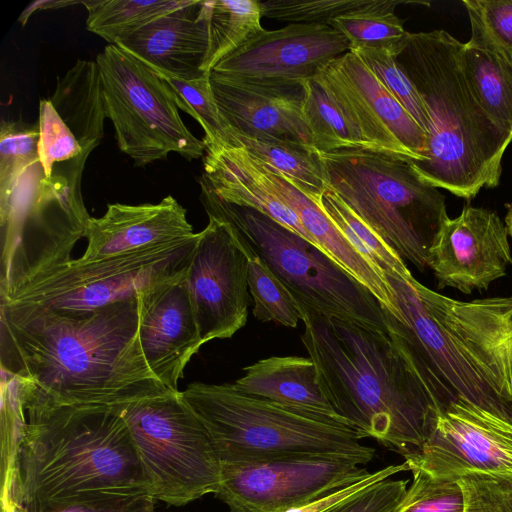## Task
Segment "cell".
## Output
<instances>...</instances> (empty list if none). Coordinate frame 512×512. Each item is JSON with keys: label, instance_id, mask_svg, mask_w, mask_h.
Listing matches in <instances>:
<instances>
[{"label": "cell", "instance_id": "cell-34", "mask_svg": "<svg viewBox=\"0 0 512 512\" xmlns=\"http://www.w3.org/2000/svg\"><path fill=\"white\" fill-rule=\"evenodd\" d=\"M1 375V504H4L10 501L18 482L26 417L15 377L2 370Z\"/></svg>", "mask_w": 512, "mask_h": 512}, {"label": "cell", "instance_id": "cell-40", "mask_svg": "<svg viewBox=\"0 0 512 512\" xmlns=\"http://www.w3.org/2000/svg\"><path fill=\"white\" fill-rule=\"evenodd\" d=\"M412 484L393 512H463V494L457 479L432 477L412 467Z\"/></svg>", "mask_w": 512, "mask_h": 512}, {"label": "cell", "instance_id": "cell-25", "mask_svg": "<svg viewBox=\"0 0 512 512\" xmlns=\"http://www.w3.org/2000/svg\"><path fill=\"white\" fill-rule=\"evenodd\" d=\"M49 100L74 134L83 152L91 154L104 136L107 118L97 62L77 59L71 68L57 77Z\"/></svg>", "mask_w": 512, "mask_h": 512}, {"label": "cell", "instance_id": "cell-39", "mask_svg": "<svg viewBox=\"0 0 512 512\" xmlns=\"http://www.w3.org/2000/svg\"><path fill=\"white\" fill-rule=\"evenodd\" d=\"M155 502L146 490H106L23 507L25 512H154Z\"/></svg>", "mask_w": 512, "mask_h": 512}, {"label": "cell", "instance_id": "cell-47", "mask_svg": "<svg viewBox=\"0 0 512 512\" xmlns=\"http://www.w3.org/2000/svg\"><path fill=\"white\" fill-rule=\"evenodd\" d=\"M1 512H25V509L20 501L14 500L12 503L1 507Z\"/></svg>", "mask_w": 512, "mask_h": 512}, {"label": "cell", "instance_id": "cell-22", "mask_svg": "<svg viewBox=\"0 0 512 512\" xmlns=\"http://www.w3.org/2000/svg\"><path fill=\"white\" fill-rule=\"evenodd\" d=\"M212 1L188 3L150 22L116 44L153 70L185 80L207 74L203 67L209 47Z\"/></svg>", "mask_w": 512, "mask_h": 512}, {"label": "cell", "instance_id": "cell-3", "mask_svg": "<svg viewBox=\"0 0 512 512\" xmlns=\"http://www.w3.org/2000/svg\"><path fill=\"white\" fill-rule=\"evenodd\" d=\"M300 313L301 341L336 414L360 439L373 438L402 455L420 447L436 410L393 330Z\"/></svg>", "mask_w": 512, "mask_h": 512}, {"label": "cell", "instance_id": "cell-45", "mask_svg": "<svg viewBox=\"0 0 512 512\" xmlns=\"http://www.w3.org/2000/svg\"><path fill=\"white\" fill-rule=\"evenodd\" d=\"M408 470L409 466L405 461L401 464L389 465L375 472H372L370 476L360 481L338 488L327 494H324L300 505L291 507L282 512H325L331 507L356 495L357 493L372 486L373 484L391 478L393 475L399 472Z\"/></svg>", "mask_w": 512, "mask_h": 512}, {"label": "cell", "instance_id": "cell-36", "mask_svg": "<svg viewBox=\"0 0 512 512\" xmlns=\"http://www.w3.org/2000/svg\"><path fill=\"white\" fill-rule=\"evenodd\" d=\"M153 71L168 84L178 109L189 114L201 125L205 132L202 139L204 143L225 145L229 126L216 104L210 73L197 79L185 80L166 72Z\"/></svg>", "mask_w": 512, "mask_h": 512}, {"label": "cell", "instance_id": "cell-33", "mask_svg": "<svg viewBox=\"0 0 512 512\" xmlns=\"http://www.w3.org/2000/svg\"><path fill=\"white\" fill-rule=\"evenodd\" d=\"M238 235L248 260V289L254 301V317L261 322L295 328L302 315L294 298L267 263Z\"/></svg>", "mask_w": 512, "mask_h": 512}, {"label": "cell", "instance_id": "cell-30", "mask_svg": "<svg viewBox=\"0 0 512 512\" xmlns=\"http://www.w3.org/2000/svg\"><path fill=\"white\" fill-rule=\"evenodd\" d=\"M311 200L383 276L403 280L413 276L399 254L364 223L328 185L321 197Z\"/></svg>", "mask_w": 512, "mask_h": 512}, {"label": "cell", "instance_id": "cell-4", "mask_svg": "<svg viewBox=\"0 0 512 512\" xmlns=\"http://www.w3.org/2000/svg\"><path fill=\"white\" fill-rule=\"evenodd\" d=\"M14 377L26 417L17 483L23 506L106 490L148 492L116 407L57 404Z\"/></svg>", "mask_w": 512, "mask_h": 512}, {"label": "cell", "instance_id": "cell-24", "mask_svg": "<svg viewBox=\"0 0 512 512\" xmlns=\"http://www.w3.org/2000/svg\"><path fill=\"white\" fill-rule=\"evenodd\" d=\"M244 372L233 383L238 391L346 425L322 392L309 356H272L245 367Z\"/></svg>", "mask_w": 512, "mask_h": 512}, {"label": "cell", "instance_id": "cell-48", "mask_svg": "<svg viewBox=\"0 0 512 512\" xmlns=\"http://www.w3.org/2000/svg\"><path fill=\"white\" fill-rule=\"evenodd\" d=\"M505 224L508 229L509 237L512 240V204L509 206L507 215L505 217Z\"/></svg>", "mask_w": 512, "mask_h": 512}, {"label": "cell", "instance_id": "cell-18", "mask_svg": "<svg viewBox=\"0 0 512 512\" xmlns=\"http://www.w3.org/2000/svg\"><path fill=\"white\" fill-rule=\"evenodd\" d=\"M349 51L347 38L329 25L288 24L276 30L263 28L212 71L234 77L303 81Z\"/></svg>", "mask_w": 512, "mask_h": 512}, {"label": "cell", "instance_id": "cell-43", "mask_svg": "<svg viewBox=\"0 0 512 512\" xmlns=\"http://www.w3.org/2000/svg\"><path fill=\"white\" fill-rule=\"evenodd\" d=\"M457 481L463 494V512H512V477L471 473Z\"/></svg>", "mask_w": 512, "mask_h": 512}, {"label": "cell", "instance_id": "cell-20", "mask_svg": "<svg viewBox=\"0 0 512 512\" xmlns=\"http://www.w3.org/2000/svg\"><path fill=\"white\" fill-rule=\"evenodd\" d=\"M186 277L158 284L138 296V336L144 359L172 392H179L186 365L203 345Z\"/></svg>", "mask_w": 512, "mask_h": 512}, {"label": "cell", "instance_id": "cell-1", "mask_svg": "<svg viewBox=\"0 0 512 512\" xmlns=\"http://www.w3.org/2000/svg\"><path fill=\"white\" fill-rule=\"evenodd\" d=\"M139 300L87 313L0 306L1 370L57 404L116 407L169 392L139 342Z\"/></svg>", "mask_w": 512, "mask_h": 512}, {"label": "cell", "instance_id": "cell-12", "mask_svg": "<svg viewBox=\"0 0 512 512\" xmlns=\"http://www.w3.org/2000/svg\"><path fill=\"white\" fill-rule=\"evenodd\" d=\"M95 61L118 148L135 166L165 160L171 152L188 161L204 156L203 140L185 126L171 89L149 66L114 44Z\"/></svg>", "mask_w": 512, "mask_h": 512}, {"label": "cell", "instance_id": "cell-26", "mask_svg": "<svg viewBox=\"0 0 512 512\" xmlns=\"http://www.w3.org/2000/svg\"><path fill=\"white\" fill-rule=\"evenodd\" d=\"M225 145L243 147L268 169L279 173L310 199L326 189L325 170L316 149L266 134L247 135L229 128Z\"/></svg>", "mask_w": 512, "mask_h": 512}, {"label": "cell", "instance_id": "cell-16", "mask_svg": "<svg viewBox=\"0 0 512 512\" xmlns=\"http://www.w3.org/2000/svg\"><path fill=\"white\" fill-rule=\"evenodd\" d=\"M317 75L374 150L412 162L425 158V132L354 52L332 60Z\"/></svg>", "mask_w": 512, "mask_h": 512}, {"label": "cell", "instance_id": "cell-21", "mask_svg": "<svg viewBox=\"0 0 512 512\" xmlns=\"http://www.w3.org/2000/svg\"><path fill=\"white\" fill-rule=\"evenodd\" d=\"M194 233L186 209L171 195L156 204H108L101 217L89 218L87 247L77 260L90 262L132 254Z\"/></svg>", "mask_w": 512, "mask_h": 512}, {"label": "cell", "instance_id": "cell-11", "mask_svg": "<svg viewBox=\"0 0 512 512\" xmlns=\"http://www.w3.org/2000/svg\"><path fill=\"white\" fill-rule=\"evenodd\" d=\"M156 501L183 506L217 492L221 463L208 432L179 392L116 406Z\"/></svg>", "mask_w": 512, "mask_h": 512}, {"label": "cell", "instance_id": "cell-10", "mask_svg": "<svg viewBox=\"0 0 512 512\" xmlns=\"http://www.w3.org/2000/svg\"><path fill=\"white\" fill-rule=\"evenodd\" d=\"M199 232L123 256L80 262L70 258L42 268L0 294V306L87 313L138 298L188 273Z\"/></svg>", "mask_w": 512, "mask_h": 512}, {"label": "cell", "instance_id": "cell-41", "mask_svg": "<svg viewBox=\"0 0 512 512\" xmlns=\"http://www.w3.org/2000/svg\"><path fill=\"white\" fill-rule=\"evenodd\" d=\"M37 122L39 162L44 174L50 176L56 164L80 156L83 150L49 99L39 101Z\"/></svg>", "mask_w": 512, "mask_h": 512}, {"label": "cell", "instance_id": "cell-15", "mask_svg": "<svg viewBox=\"0 0 512 512\" xmlns=\"http://www.w3.org/2000/svg\"><path fill=\"white\" fill-rule=\"evenodd\" d=\"M199 232L187 284L202 343L232 337L248 316V260L227 222L208 216Z\"/></svg>", "mask_w": 512, "mask_h": 512}, {"label": "cell", "instance_id": "cell-28", "mask_svg": "<svg viewBox=\"0 0 512 512\" xmlns=\"http://www.w3.org/2000/svg\"><path fill=\"white\" fill-rule=\"evenodd\" d=\"M401 3L396 0H370L360 8L331 19L328 25L347 38L350 51L371 49L396 56L410 36L394 12Z\"/></svg>", "mask_w": 512, "mask_h": 512}, {"label": "cell", "instance_id": "cell-29", "mask_svg": "<svg viewBox=\"0 0 512 512\" xmlns=\"http://www.w3.org/2000/svg\"><path fill=\"white\" fill-rule=\"evenodd\" d=\"M303 83V114L318 152L357 148L374 150L348 120L318 75L304 80Z\"/></svg>", "mask_w": 512, "mask_h": 512}, {"label": "cell", "instance_id": "cell-7", "mask_svg": "<svg viewBox=\"0 0 512 512\" xmlns=\"http://www.w3.org/2000/svg\"><path fill=\"white\" fill-rule=\"evenodd\" d=\"M319 153L327 185L403 260L428 268V251L449 217L445 197L409 159L369 149Z\"/></svg>", "mask_w": 512, "mask_h": 512}, {"label": "cell", "instance_id": "cell-2", "mask_svg": "<svg viewBox=\"0 0 512 512\" xmlns=\"http://www.w3.org/2000/svg\"><path fill=\"white\" fill-rule=\"evenodd\" d=\"M397 303L385 310L436 414L457 400L512 416V296L461 301L414 276L387 277Z\"/></svg>", "mask_w": 512, "mask_h": 512}, {"label": "cell", "instance_id": "cell-19", "mask_svg": "<svg viewBox=\"0 0 512 512\" xmlns=\"http://www.w3.org/2000/svg\"><path fill=\"white\" fill-rule=\"evenodd\" d=\"M303 81L244 78L210 72L216 104L231 130L290 139L316 149L303 114Z\"/></svg>", "mask_w": 512, "mask_h": 512}, {"label": "cell", "instance_id": "cell-6", "mask_svg": "<svg viewBox=\"0 0 512 512\" xmlns=\"http://www.w3.org/2000/svg\"><path fill=\"white\" fill-rule=\"evenodd\" d=\"M181 396L204 425L221 464L319 457L363 465L375 457V449L350 427L246 395L233 383L194 382Z\"/></svg>", "mask_w": 512, "mask_h": 512}, {"label": "cell", "instance_id": "cell-49", "mask_svg": "<svg viewBox=\"0 0 512 512\" xmlns=\"http://www.w3.org/2000/svg\"><path fill=\"white\" fill-rule=\"evenodd\" d=\"M229 512H231V511H229Z\"/></svg>", "mask_w": 512, "mask_h": 512}, {"label": "cell", "instance_id": "cell-32", "mask_svg": "<svg viewBox=\"0 0 512 512\" xmlns=\"http://www.w3.org/2000/svg\"><path fill=\"white\" fill-rule=\"evenodd\" d=\"M261 18L260 1L212 0L204 72L210 73L223 58L260 32Z\"/></svg>", "mask_w": 512, "mask_h": 512}, {"label": "cell", "instance_id": "cell-23", "mask_svg": "<svg viewBox=\"0 0 512 512\" xmlns=\"http://www.w3.org/2000/svg\"><path fill=\"white\" fill-rule=\"evenodd\" d=\"M204 144L199 182L220 199L261 212L315 245L296 213L276 192L262 163L240 146Z\"/></svg>", "mask_w": 512, "mask_h": 512}, {"label": "cell", "instance_id": "cell-9", "mask_svg": "<svg viewBox=\"0 0 512 512\" xmlns=\"http://www.w3.org/2000/svg\"><path fill=\"white\" fill-rule=\"evenodd\" d=\"M90 154L58 163L46 176L40 162L20 179L0 205V293L47 266L71 258L91 217L84 205L82 177Z\"/></svg>", "mask_w": 512, "mask_h": 512}, {"label": "cell", "instance_id": "cell-13", "mask_svg": "<svg viewBox=\"0 0 512 512\" xmlns=\"http://www.w3.org/2000/svg\"><path fill=\"white\" fill-rule=\"evenodd\" d=\"M403 456L409 469L439 479L471 473L512 477V416L451 402L436 414L425 442Z\"/></svg>", "mask_w": 512, "mask_h": 512}, {"label": "cell", "instance_id": "cell-17", "mask_svg": "<svg viewBox=\"0 0 512 512\" xmlns=\"http://www.w3.org/2000/svg\"><path fill=\"white\" fill-rule=\"evenodd\" d=\"M512 250L505 222L492 210L466 205L440 226L428 251L438 288L486 290L506 275Z\"/></svg>", "mask_w": 512, "mask_h": 512}, {"label": "cell", "instance_id": "cell-44", "mask_svg": "<svg viewBox=\"0 0 512 512\" xmlns=\"http://www.w3.org/2000/svg\"><path fill=\"white\" fill-rule=\"evenodd\" d=\"M408 480L385 479L325 512H393L407 491Z\"/></svg>", "mask_w": 512, "mask_h": 512}, {"label": "cell", "instance_id": "cell-5", "mask_svg": "<svg viewBox=\"0 0 512 512\" xmlns=\"http://www.w3.org/2000/svg\"><path fill=\"white\" fill-rule=\"evenodd\" d=\"M463 43L445 30L410 33L395 60L427 109L426 155L409 161L426 183L470 200L496 187L512 136L488 117L466 76Z\"/></svg>", "mask_w": 512, "mask_h": 512}, {"label": "cell", "instance_id": "cell-35", "mask_svg": "<svg viewBox=\"0 0 512 512\" xmlns=\"http://www.w3.org/2000/svg\"><path fill=\"white\" fill-rule=\"evenodd\" d=\"M38 141V122L1 120L0 205L8 201L25 172L39 162Z\"/></svg>", "mask_w": 512, "mask_h": 512}, {"label": "cell", "instance_id": "cell-38", "mask_svg": "<svg viewBox=\"0 0 512 512\" xmlns=\"http://www.w3.org/2000/svg\"><path fill=\"white\" fill-rule=\"evenodd\" d=\"M354 52L382 86L402 105L413 120L428 135L430 119L417 89L398 66L395 56L371 49Z\"/></svg>", "mask_w": 512, "mask_h": 512}, {"label": "cell", "instance_id": "cell-14", "mask_svg": "<svg viewBox=\"0 0 512 512\" xmlns=\"http://www.w3.org/2000/svg\"><path fill=\"white\" fill-rule=\"evenodd\" d=\"M371 474L352 461L337 458L221 464L215 496L231 512H282Z\"/></svg>", "mask_w": 512, "mask_h": 512}, {"label": "cell", "instance_id": "cell-37", "mask_svg": "<svg viewBox=\"0 0 512 512\" xmlns=\"http://www.w3.org/2000/svg\"><path fill=\"white\" fill-rule=\"evenodd\" d=\"M470 40L492 50L512 68V0H463Z\"/></svg>", "mask_w": 512, "mask_h": 512}, {"label": "cell", "instance_id": "cell-8", "mask_svg": "<svg viewBox=\"0 0 512 512\" xmlns=\"http://www.w3.org/2000/svg\"><path fill=\"white\" fill-rule=\"evenodd\" d=\"M199 183L208 216L237 230L287 288L299 310L388 330L380 302L321 249L267 215L228 203Z\"/></svg>", "mask_w": 512, "mask_h": 512}, {"label": "cell", "instance_id": "cell-27", "mask_svg": "<svg viewBox=\"0 0 512 512\" xmlns=\"http://www.w3.org/2000/svg\"><path fill=\"white\" fill-rule=\"evenodd\" d=\"M462 62L485 113L512 136V68L488 47L470 39L463 43Z\"/></svg>", "mask_w": 512, "mask_h": 512}, {"label": "cell", "instance_id": "cell-31", "mask_svg": "<svg viewBox=\"0 0 512 512\" xmlns=\"http://www.w3.org/2000/svg\"><path fill=\"white\" fill-rule=\"evenodd\" d=\"M189 0H101L81 1L88 16L86 28L109 44L133 34L157 18L173 12Z\"/></svg>", "mask_w": 512, "mask_h": 512}, {"label": "cell", "instance_id": "cell-46", "mask_svg": "<svg viewBox=\"0 0 512 512\" xmlns=\"http://www.w3.org/2000/svg\"><path fill=\"white\" fill-rule=\"evenodd\" d=\"M81 3V1H36L34 3H31L20 15L18 22L21 23L22 26H24L30 17V15L37 11V10H43V9H57L62 8L68 5H74Z\"/></svg>", "mask_w": 512, "mask_h": 512}, {"label": "cell", "instance_id": "cell-42", "mask_svg": "<svg viewBox=\"0 0 512 512\" xmlns=\"http://www.w3.org/2000/svg\"><path fill=\"white\" fill-rule=\"evenodd\" d=\"M370 0H267L260 1L262 17L289 24L328 25L329 21L348 11L366 5Z\"/></svg>", "mask_w": 512, "mask_h": 512}]
</instances>
